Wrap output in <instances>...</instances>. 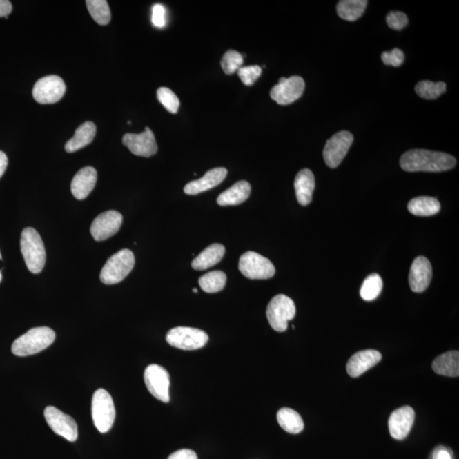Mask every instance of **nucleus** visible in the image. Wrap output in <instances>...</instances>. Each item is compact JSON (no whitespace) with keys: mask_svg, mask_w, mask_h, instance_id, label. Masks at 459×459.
<instances>
[{"mask_svg":"<svg viewBox=\"0 0 459 459\" xmlns=\"http://www.w3.org/2000/svg\"><path fill=\"white\" fill-rule=\"evenodd\" d=\"M382 61L385 65H391L393 67H400L403 64L404 53L401 50L393 49L391 51H385L381 55Z\"/></svg>","mask_w":459,"mask_h":459,"instance_id":"37","label":"nucleus"},{"mask_svg":"<svg viewBox=\"0 0 459 459\" xmlns=\"http://www.w3.org/2000/svg\"><path fill=\"white\" fill-rule=\"evenodd\" d=\"M146 388L154 398L167 403L170 402V374L163 367L149 365L144 373Z\"/></svg>","mask_w":459,"mask_h":459,"instance_id":"9","label":"nucleus"},{"mask_svg":"<svg viewBox=\"0 0 459 459\" xmlns=\"http://www.w3.org/2000/svg\"><path fill=\"white\" fill-rule=\"evenodd\" d=\"M168 459H197V456L193 450L182 449L175 451Z\"/></svg>","mask_w":459,"mask_h":459,"instance_id":"39","label":"nucleus"},{"mask_svg":"<svg viewBox=\"0 0 459 459\" xmlns=\"http://www.w3.org/2000/svg\"><path fill=\"white\" fill-rule=\"evenodd\" d=\"M455 157L449 154L424 149L410 150L403 154L400 165L407 172H443L453 170Z\"/></svg>","mask_w":459,"mask_h":459,"instance_id":"1","label":"nucleus"},{"mask_svg":"<svg viewBox=\"0 0 459 459\" xmlns=\"http://www.w3.org/2000/svg\"><path fill=\"white\" fill-rule=\"evenodd\" d=\"M153 23L157 28H164L166 24V18H165L164 7L159 3L153 6Z\"/></svg>","mask_w":459,"mask_h":459,"instance_id":"38","label":"nucleus"},{"mask_svg":"<svg viewBox=\"0 0 459 459\" xmlns=\"http://www.w3.org/2000/svg\"><path fill=\"white\" fill-rule=\"evenodd\" d=\"M21 251L28 269L34 274L41 273L46 260L45 245L38 231L32 227L21 233Z\"/></svg>","mask_w":459,"mask_h":459,"instance_id":"3","label":"nucleus"},{"mask_svg":"<svg viewBox=\"0 0 459 459\" xmlns=\"http://www.w3.org/2000/svg\"><path fill=\"white\" fill-rule=\"evenodd\" d=\"M382 355L375 350H365L351 356L346 365L349 375L358 378L381 361Z\"/></svg>","mask_w":459,"mask_h":459,"instance_id":"18","label":"nucleus"},{"mask_svg":"<svg viewBox=\"0 0 459 459\" xmlns=\"http://www.w3.org/2000/svg\"><path fill=\"white\" fill-rule=\"evenodd\" d=\"M1 259H2L1 253H0V260H1Z\"/></svg>","mask_w":459,"mask_h":459,"instance_id":"45","label":"nucleus"},{"mask_svg":"<svg viewBox=\"0 0 459 459\" xmlns=\"http://www.w3.org/2000/svg\"><path fill=\"white\" fill-rule=\"evenodd\" d=\"M55 339L56 333L47 326L32 329L14 341L12 353L17 356L39 353L52 344Z\"/></svg>","mask_w":459,"mask_h":459,"instance_id":"2","label":"nucleus"},{"mask_svg":"<svg viewBox=\"0 0 459 459\" xmlns=\"http://www.w3.org/2000/svg\"><path fill=\"white\" fill-rule=\"evenodd\" d=\"M66 92V84L60 77L50 75L38 80L32 90V97L40 104H54L61 100Z\"/></svg>","mask_w":459,"mask_h":459,"instance_id":"10","label":"nucleus"},{"mask_svg":"<svg viewBox=\"0 0 459 459\" xmlns=\"http://www.w3.org/2000/svg\"><path fill=\"white\" fill-rule=\"evenodd\" d=\"M387 23L394 30H402L409 24V18L405 13L401 12H391L387 14Z\"/></svg>","mask_w":459,"mask_h":459,"instance_id":"36","label":"nucleus"},{"mask_svg":"<svg viewBox=\"0 0 459 459\" xmlns=\"http://www.w3.org/2000/svg\"><path fill=\"white\" fill-rule=\"evenodd\" d=\"M277 418L279 425L289 434H299L304 429L303 418L296 411L289 407H282L279 410Z\"/></svg>","mask_w":459,"mask_h":459,"instance_id":"26","label":"nucleus"},{"mask_svg":"<svg viewBox=\"0 0 459 459\" xmlns=\"http://www.w3.org/2000/svg\"><path fill=\"white\" fill-rule=\"evenodd\" d=\"M202 289L208 293L222 291L226 284V275L222 271H211L198 280Z\"/></svg>","mask_w":459,"mask_h":459,"instance_id":"29","label":"nucleus"},{"mask_svg":"<svg viewBox=\"0 0 459 459\" xmlns=\"http://www.w3.org/2000/svg\"><path fill=\"white\" fill-rule=\"evenodd\" d=\"M251 193V186L248 182L240 181L220 194L217 198L219 206H235L244 203Z\"/></svg>","mask_w":459,"mask_h":459,"instance_id":"21","label":"nucleus"},{"mask_svg":"<svg viewBox=\"0 0 459 459\" xmlns=\"http://www.w3.org/2000/svg\"><path fill=\"white\" fill-rule=\"evenodd\" d=\"M193 293H198L197 289H193Z\"/></svg>","mask_w":459,"mask_h":459,"instance_id":"43","label":"nucleus"},{"mask_svg":"<svg viewBox=\"0 0 459 459\" xmlns=\"http://www.w3.org/2000/svg\"><path fill=\"white\" fill-rule=\"evenodd\" d=\"M2 281V273L1 271H0V282Z\"/></svg>","mask_w":459,"mask_h":459,"instance_id":"44","label":"nucleus"},{"mask_svg":"<svg viewBox=\"0 0 459 459\" xmlns=\"http://www.w3.org/2000/svg\"><path fill=\"white\" fill-rule=\"evenodd\" d=\"M432 266L424 256H418L413 260L410 268L409 285L414 293L424 292L431 284Z\"/></svg>","mask_w":459,"mask_h":459,"instance_id":"17","label":"nucleus"},{"mask_svg":"<svg viewBox=\"0 0 459 459\" xmlns=\"http://www.w3.org/2000/svg\"><path fill=\"white\" fill-rule=\"evenodd\" d=\"M262 72V69L259 66H248L238 70L237 75L245 86H251L260 78Z\"/></svg>","mask_w":459,"mask_h":459,"instance_id":"35","label":"nucleus"},{"mask_svg":"<svg viewBox=\"0 0 459 459\" xmlns=\"http://www.w3.org/2000/svg\"><path fill=\"white\" fill-rule=\"evenodd\" d=\"M97 134V126L92 122H86L77 128L75 137L65 145L66 152L72 153L90 145Z\"/></svg>","mask_w":459,"mask_h":459,"instance_id":"23","label":"nucleus"},{"mask_svg":"<svg viewBox=\"0 0 459 459\" xmlns=\"http://www.w3.org/2000/svg\"><path fill=\"white\" fill-rule=\"evenodd\" d=\"M123 144L130 150L134 155L149 157L157 152V144L153 132L146 127L141 134L128 133L124 135Z\"/></svg>","mask_w":459,"mask_h":459,"instance_id":"15","label":"nucleus"},{"mask_svg":"<svg viewBox=\"0 0 459 459\" xmlns=\"http://www.w3.org/2000/svg\"><path fill=\"white\" fill-rule=\"evenodd\" d=\"M12 12V3L7 0H0V17L8 18L9 14Z\"/></svg>","mask_w":459,"mask_h":459,"instance_id":"41","label":"nucleus"},{"mask_svg":"<svg viewBox=\"0 0 459 459\" xmlns=\"http://www.w3.org/2000/svg\"><path fill=\"white\" fill-rule=\"evenodd\" d=\"M7 166H8V157L5 153L0 150V178L5 174Z\"/></svg>","mask_w":459,"mask_h":459,"instance_id":"42","label":"nucleus"},{"mask_svg":"<svg viewBox=\"0 0 459 459\" xmlns=\"http://www.w3.org/2000/svg\"><path fill=\"white\" fill-rule=\"evenodd\" d=\"M226 175V168H213V170L208 171L203 178L187 184L185 188H184V192L187 195H197V194L206 192V191L214 188V187L222 183Z\"/></svg>","mask_w":459,"mask_h":459,"instance_id":"20","label":"nucleus"},{"mask_svg":"<svg viewBox=\"0 0 459 459\" xmlns=\"http://www.w3.org/2000/svg\"><path fill=\"white\" fill-rule=\"evenodd\" d=\"M383 289V281L379 274L373 273L367 277L360 289V295L366 301H372L380 296Z\"/></svg>","mask_w":459,"mask_h":459,"instance_id":"31","label":"nucleus"},{"mask_svg":"<svg viewBox=\"0 0 459 459\" xmlns=\"http://www.w3.org/2000/svg\"><path fill=\"white\" fill-rule=\"evenodd\" d=\"M122 222L123 215L119 212L109 211L102 213L91 224L92 237L97 242L108 240L119 231Z\"/></svg>","mask_w":459,"mask_h":459,"instance_id":"14","label":"nucleus"},{"mask_svg":"<svg viewBox=\"0 0 459 459\" xmlns=\"http://www.w3.org/2000/svg\"><path fill=\"white\" fill-rule=\"evenodd\" d=\"M97 171L93 167H84L77 173L71 183V192L77 199L84 200L94 190Z\"/></svg>","mask_w":459,"mask_h":459,"instance_id":"19","label":"nucleus"},{"mask_svg":"<svg viewBox=\"0 0 459 459\" xmlns=\"http://www.w3.org/2000/svg\"><path fill=\"white\" fill-rule=\"evenodd\" d=\"M433 459H453L451 458V454L449 453V451L447 448L443 447H436L432 454Z\"/></svg>","mask_w":459,"mask_h":459,"instance_id":"40","label":"nucleus"},{"mask_svg":"<svg viewBox=\"0 0 459 459\" xmlns=\"http://www.w3.org/2000/svg\"><path fill=\"white\" fill-rule=\"evenodd\" d=\"M295 302L284 295L275 296L268 304L266 315L271 328L277 332H284L288 329V322L295 317Z\"/></svg>","mask_w":459,"mask_h":459,"instance_id":"6","label":"nucleus"},{"mask_svg":"<svg viewBox=\"0 0 459 459\" xmlns=\"http://www.w3.org/2000/svg\"><path fill=\"white\" fill-rule=\"evenodd\" d=\"M411 214L416 216H432L440 211L439 201L431 197H418L411 200L407 205Z\"/></svg>","mask_w":459,"mask_h":459,"instance_id":"27","label":"nucleus"},{"mask_svg":"<svg viewBox=\"0 0 459 459\" xmlns=\"http://www.w3.org/2000/svg\"><path fill=\"white\" fill-rule=\"evenodd\" d=\"M86 6L90 16L99 25L106 26L111 21V10L106 0H87Z\"/></svg>","mask_w":459,"mask_h":459,"instance_id":"30","label":"nucleus"},{"mask_svg":"<svg viewBox=\"0 0 459 459\" xmlns=\"http://www.w3.org/2000/svg\"><path fill=\"white\" fill-rule=\"evenodd\" d=\"M367 6L366 0H342L338 3L337 13L345 21H354L362 16Z\"/></svg>","mask_w":459,"mask_h":459,"instance_id":"28","label":"nucleus"},{"mask_svg":"<svg viewBox=\"0 0 459 459\" xmlns=\"http://www.w3.org/2000/svg\"><path fill=\"white\" fill-rule=\"evenodd\" d=\"M166 340L173 347L184 351H195L208 343V336L203 330L177 326L168 332Z\"/></svg>","mask_w":459,"mask_h":459,"instance_id":"7","label":"nucleus"},{"mask_svg":"<svg viewBox=\"0 0 459 459\" xmlns=\"http://www.w3.org/2000/svg\"><path fill=\"white\" fill-rule=\"evenodd\" d=\"M244 64V57L236 50H230L226 51L222 57V68L226 75H233L242 67Z\"/></svg>","mask_w":459,"mask_h":459,"instance_id":"33","label":"nucleus"},{"mask_svg":"<svg viewBox=\"0 0 459 459\" xmlns=\"http://www.w3.org/2000/svg\"><path fill=\"white\" fill-rule=\"evenodd\" d=\"M296 197L299 204L306 206L312 201L315 190V177L313 173L308 168H304L296 175L295 181Z\"/></svg>","mask_w":459,"mask_h":459,"instance_id":"22","label":"nucleus"},{"mask_svg":"<svg viewBox=\"0 0 459 459\" xmlns=\"http://www.w3.org/2000/svg\"><path fill=\"white\" fill-rule=\"evenodd\" d=\"M135 255L130 249H122L110 257L101 271V281L106 285L119 284L135 266Z\"/></svg>","mask_w":459,"mask_h":459,"instance_id":"4","label":"nucleus"},{"mask_svg":"<svg viewBox=\"0 0 459 459\" xmlns=\"http://www.w3.org/2000/svg\"><path fill=\"white\" fill-rule=\"evenodd\" d=\"M306 84L301 77L292 76L289 79L281 78L277 86L271 90V97L279 105L293 104L302 97Z\"/></svg>","mask_w":459,"mask_h":459,"instance_id":"12","label":"nucleus"},{"mask_svg":"<svg viewBox=\"0 0 459 459\" xmlns=\"http://www.w3.org/2000/svg\"><path fill=\"white\" fill-rule=\"evenodd\" d=\"M415 420L413 407L405 406L399 407L389 418V431L393 438L402 440L409 436Z\"/></svg>","mask_w":459,"mask_h":459,"instance_id":"16","label":"nucleus"},{"mask_svg":"<svg viewBox=\"0 0 459 459\" xmlns=\"http://www.w3.org/2000/svg\"><path fill=\"white\" fill-rule=\"evenodd\" d=\"M225 252L226 248L222 244H212L193 260L192 267L194 270L204 271L215 266L222 262Z\"/></svg>","mask_w":459,"mask_h":459,"instance_id":"24","label":"nucleus"},{"mask_svg":"<svg viewBox=\"0 0 459 459\" xmlns=\"http://www.w3.org/2000/svg\"><path fill=\"white\" fill-rule=\"evenodd\" d=\"M92 420L99 432L106 433L115 424L116 411L112 396L104 389L95 392L91 404Z\"/></svg>","mask_w":459,"mask_h":459,"instance_id":"5","label":"nucleus"},{"mask_svg":"<svg viewBox=\"0 0 459 459\" xmlns=\"http://www.w3.org/2000/svg\"><path fill=\"white\" fill-rule=\"evenodd\" d=\"M447 86L443 82H431V81L424 80L418 83L415 87V91L418 97L425 100H436L442 94L445 93Z\"/></svg>","mask_w":459,"mask_h":459,"instance_id":"32","label":"nucleus"},{"mask_svg":"<svg viewBox=\"0 0 459 459\" xmlns=\"http://www.w3.org/2000/svg\"><path fill=\"white\" fill-rule=\"evenodd\" d=\"M45 418L48 424L58 436L72 442L78 439V425L68 414L62 413L57 407L49 406L45 410Z\"/></svg>","mask_w":459,"mask_h":459,"instance_id":"13","label":"nucleus"},{"mask_svg":"<svg viewBox=\"0 0 459 459\" xmlns=\"http://www.w3.org/2000/svg\"><path fill=\"white\" fill-rule=\"evenodd\" d=\"M238 268L244 277L249 279H269L275 273V266L270 260L255 252L249 251L240 257Z\"/></svg>","mask_w":459,"mask_h":459,"instance_id":"8","label":"nucleus"},{"mask_svg":"<svg viewBox=\"0 0 459 459\" xmlns=\"http://www.w3.org/2000/svg\"><path fill=\"white\" fill-rule=\"evenodd\" d=\"M157 95L160 104L166 108L167 111L171 113L178 112L179 108V98L170 89L166 87H161L157 90Z\"/></svg>","mask_w":459,"mask_h":459,"instance_id":"34","label":"nucleus"},{"mask_svg":"<svg viewBox=\"0 0 459 459\" xmlns=\"http://www.w3.org/2000/svg\"><path fill=\"white\" fill-rule=\"evenodd\" d=\"M432 369L439 375L447 377L459 376V352L448 351L440 355L432 363Z\"/></svg>","mask_w":459,"mask_h":459,"instance_id":"25","label":"nucleus"},{"mask_svg":"<svg viewBox=\"0 0 459 459\" xmlns=\"http://www.w3.org/2000/svg\"><path fill=\"white\" fill-rule=\"evenodd\" d=\"M353 135L349 131H340L326 141L323 157L329 168H335L342 163L353 143Z\"/></svg>","mask_w":459,"mask_h":459,"instance_id":"11","label":"nucleus"}]
</instances>
